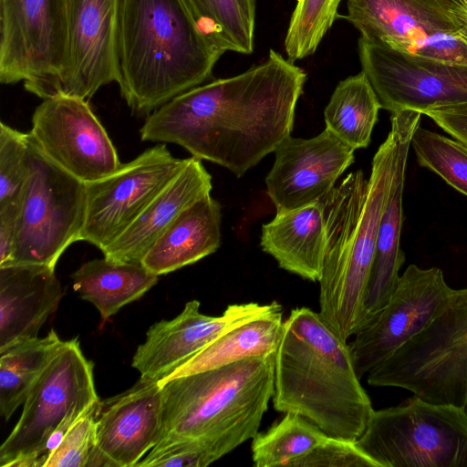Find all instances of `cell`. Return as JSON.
Masks as SVG:
<instances>
[{"mask_svg": "<svg viewBox=\"0 0 467 467\" xmlns=\"http://www.w3.org/2000/svg\"><path fill=\"white\" fill-rule=\"evenodd\" d=\"M275 410L296 413L327 435L357 441L374 410L348 341L308 307L284 320L275 355Z\"/></svg>", "mask_w": 467, "mask_h": 467, "instance_id": "obj_3", "label": "cell"}, {"mask_svg": "<svg viewBox=\"0 0 467 467\" xmlns=\"http://www.w3.org/2000/svg\"><path fill=\"white\" fill-rule=\"evenodd\" d=\"M289 467H379L357 441L327 436Z\"/></svg>", "mask_w": 467, "mask_h": 467, "instance_id": "obj_35", "label": "cell"}, {"mask_svg": "<svg viewBox=\"0 0 467 467\" xmlns=\"http://www.w3.org/2000/svg\"><path fill=\"white\" fill-rule=\"evenodd\" d=\"M376 387L410 390L424 400L467 406V287L420 333L372 368Z\"/></svg>", "mask_w": 467, "mask_h": 467, "instance_id": "obj_6", "label": "cell"}, {"mask_svg": "<svg viewBox=\"0 0 467 467\" xmlns=\"http://www.w3.org/2000/svg\"><path fill=\"white\" fill-rule=\"evenodd\" d=\"M354 151L327 129L310 139L285 138L275 148V162L265 178L276 213L325 198L354 162Z\"/></svg>", "mask_w": 467, "mask_h": 467, "instance_id": "obj_17", "label": "cell"}, {"mask_svg": "<svg viewBox=\"0 0 467 467\" xmlns=\"http://www.w3.org/2000/svg\"><path fill=\"white\" fill-rule=\"evenodd\" d=\"M455 292L440 268L409 265L385 306L354 335L349 344L358 378L420 333L449 306Z\"/></svg>", "mask_w": 467, "mask_h": 467, "instance_id": "obj_13", "label": "cell"}, {"mask_svg": "<svg viewBox=\"0 0 467 467\" xmlns=\"http://www.w3.org/2000/svg\"><path fill=\"white\" fill-rule=\"evenodd\" d=\"M162 392L140 377L126 391L99 400L97 446L89 467H132L158 442Z\"/></svg>", "mask_w": 467, "mask_h": 467, "instance_id": "obj_19", "label": "cell"}, {"mask_svg": "<svg viewBox=\"0 0 467 467\" xmlns=\"http://www.w3.org/2000/svg\"><path fill=\"white\" fill-rule=\"evenodd\" d=\"M410 146L420 166L467 196V146L420 126L412 134Z\"/></svg>", "mask_w": 467, "mask_h": 467, "instance_id": "obj_32", "label": "cell"}, {"mask_svg": "<svg viewBox=\"0 0 467 467\" xmlns=\"http://www.w3.org/2000/svg\"><path fill=\"white\" fill-rule=\"evenodd\" d=\"M326 244L321 201L276 213L262 226V250L274 257L280 268L312 282L321 277Z\"/></svg>", "mask_w": 467, "mask_h": 467, "instance_id": "obj_23", "label": "cell"}, {"mask_svg": "<svg viewBox=\"0 0 467 467\" xmlns=\"http://www.w3.org/2000/svg\"><path fill=\"white\" fill-rule=\"evenodd\" d=\"M120 0H68V39L59 91L89 100L119 84Z\"/></svg>", "mask_w": 467, "mask_h": 467, "instance_id": "obj_16", "label": "cell"}, {"mask_svg": "<svg viewBox=\"0 0 467 467\" xmlns=\"http://www.w3.org/2000/svg\"><path fill=\"white\" fill-rule=\"evenodd\" d=\"M221 204L210 194L196 201L171 223L142 259L157 275L192 265L221 245Z\"/></svg>", "mask_w": 467, "mask_h": 467, "instance_id": "obj_24", "label": "cell"}, {"mask_svg": "<svg viewBox=\"0 0 467 467\" xmlns=\"http://www.w3.org/2000/svg\"><path fill=\"white\" fill-rule=\"evenodd\" d=\"M64 345L65 341L52 329L44 337L19 341L0 353V413L5 420L24 404Z\"/></svg>", "mask_w": 467, "mask_h": 467, "instance_id": "obj_27", "label": "cell"}, {"mask_svg": "<svg viewBox=\"0 0 467 467\" xmlns=\"http://www.w3.org/2000/svg\"><path fill=\"white\" fill-rule=\"evenodd\" d=\"M28 137L0 124V208L18 206L29 174Z\"/></svg>", "mask_w": 467, "mask_h": 467, "instance_id": "obj_33", "label": "cell"}, {"mask_svg": "<svg viewBox=\"0 0 467 467\" xmlns=\"http://www.w3.org/2000/svg\"><path fill=\"white\" fill-rule=\"evenodd\" d=\"M28 133L51 161L85 183L112 174L122 164L88 100L78 97L58 93L43 99Z\"/></svg>", "mask_w": 467, "mask_h": 467, "instance_id": "obj_15", "label": "cell"}, {"mask_svg": "<svg viewBox=\"0 0 467 467\" xmlns=\"http://www.w3.org/2000/svg\"><path fill=\"white\" fill-rule=\"evenodd\" d=\"M284 320L282 306L275 301L271 302L266 311L222 333L159 384L249 358L275 353L282 337Z\"/></svg>", "mask_w": 467, "mask_h": 467, "instance_id": "obj_25", "label": "cell"}, {"mask_svg": "<svg viewBox=\"0 0 467 467\" xmlns=\"http://www.w3.org/2000/svg\"><path fill=\"white\" fill-rule=\"evenodd\" d=\"M68 39V0H0V82L58 94Z\"/></svg>", "mask_w": 467, "mask_h": 467, "instance_id": "obj_10", "label": "cell"}, {"mask_svg": "<svg viewBox=\"0 0 467 467\" xmlns=\"http://www.w3.org/2000/svg\"><path fill=\"white\" fill-rule=\"evenodd\" d=\"M454 10L462 24V30L467 36V0H452Z\"/></svg>", "mask_w": 467, "mask_h": 467, "instance_id": "obj_38", "label": "cell"}, {"mask_svg": "<svg viewBox=\"0 0 467 467\" xmlns=\"http://www.w3.org/2000/svg\"><path fill=\"white\" fill-rule=\"evenodd\" d=\"M275 355L249 358L161 384L158 442L201 440L217 461L253 439L274 395Z\"/></svg>", "mask_w": 467, "mask_h": 467, "instance_id": "obj_5", "label": "cell"}, {"mask_svg": "<svg viewBox=\"0 0 467 467\" xmlns=\"http://www.w3.org/2000/svg\"><path fill=\"white\" fill-rule=\"evenodd\" d=\"M360 37L406 54L467 67V36L452 0H346Z\"/></svg>", "mask_w": 467, "mask_h": 467, "instance_id": "obj_11", "label": "cell"}, {"mask_svg": "<svg viewBox=\"0 0 467 467\" xmlns=\"http://www.w3.org/2000/svg\"><path fill=\"white\" fill-rule=\"evenodd\" d=\"M357 443L379 467H467V411L413 395L374 410Z\"/></svg>", "mask_w": 467, "mask_h": 467, "instance_id": "obj_7", "label": "cell"}, {"mask_svg": "<svg viewBox=\"0 0 467 467\" xmlns=\"http://www.w3.org/2000/svg\"><path fill=\"white\" fill-rule=\"evenodd\" d=\"M200 28L224 52L249 55L254 23L239 0H182Z\"/></svg>", "mask_w": 467, "mask_h": 467, "instance_id": "obj_30", "label": "cell"}, {"mask_svg": "<svg viewBox=\"0 0 467 467\" xmlns=\"http://www.w3.org/2000/svg\"><path fill=\"white\" fill-rule=\"evenodd\" d=\"M62 296L54 267L36 264L0 266V353L37 337Z\"/></svg>", "mask_w": 467, "mask_h": 467, "instance_id": "obj_20", "label": "cell"}, {"mask_svg": "<svg viewBox=\"0 0 467 467\" xmlns=\"http://www.w3.org/2000/svg\"><path fill=\"white\" fill-rule=\"evenodd\" d=\"M402 116L395 171L379 226L375 260L366 299L368 322L389 300L400 276V269L405 261L400 247L402 197L410 140L420 126L421 114L411 109H402Z\"/></svg>", "mask_w": 467, "mask_h": 467, "instance_id": "obj_22", "label": "cell"}, {"mask_svg": "<svg viewBox=\"0 0 467 467\" xmlns=\"http://www.w3.org/2000/svg\"><path fill=\"white\" fill-rule=\"evenodd\" d=\"M402 117V110L391 113L390 131L373 157L369 178L361 170L350 172L321 200L327 244L318 281V314L345 341L368 322L366 299Z\"/></svg>", "mask_w": 467, "mask_h": 467, "instance_id": "obj_2", "label": "cell"}, {"mask_svg": "<svg viewBox=\"0 0 467 467\" xmlns=\"http://www.w3.org/2000/svg\"><path fill=\"white\" fill-rule=\"evenodd\" d=\"M187 159L171 155L164 143L122 163L112 174L86 183V210L80 241L101 252L140 215L154 197L184 168Z\"/></svg>", "mask_w": 467, "mask_h": 467, "instance_id": "obj_12", "label": "cell"}, {"mask_svg": "<svg viewBox=\"0 0 467 467\" xmlns=\"http://www.w3.org/2000/svg\"><path fill=\"white\" fill-rule=\"evenodd\" d=\"M71 277L74 290L97 307L103 321L140 298L159 279L142 263H118L106 257L83 264Z\"/></svg>", "mask_w": 467, "mask_h": 467, "instance_id": "obj_26", "label": "cell"}, {"mask_svg": "<svg viewBox=\"0 0 467 467\" xmlns=\"http://www.w3.org/2000/svg\"><path fill=\"white\" fill-rule=\"evenodd\" d=\"M212 188V176L202 161L188 158L184 168L154 197L137 220L102 251L104 257L118 263H141L179 214L209 195Z\"/></svg>", "mask_w": 467, "mask_h": 467, "instance_id": "obj_21", "label": "cell"}, {"mask_svg": "<svg viewBox=\"0 0 467 467\" xmlns=\"http://www.w3.org/2000/svg\"><path fill=\"white\" fill-rule=\"evenodd\" d=\"M223 53L182 0H120L119 86L133 113L205 83Z\"/></svg>", "mask_w": 467, "mask_h": 467, "instance_id": "obj_4", "label": "cell"}, {"mask_svg": "<svg viewBox=\"0 0 467 467\" xmlns=\"http://www.w3.org/2000/svg\"><path fill=\"white\" fill-rule=\"evenodd\" d=\"M327 436L306 418L296 413H285L266 431H258L253 438L251 449L254 465L289 467Z\"/></svg>", "mask_w": 467, "mask_h": 467, "instance_id": "obj_29", "label": "cell"}, {"mask_svg": "<svg viewBox=\"0 0 467 467\" xmlns=\"http://www.w3.org/2000/svg\"><path fill=\"white\" fill-rule=\"evenodd\" d=\"M306 74L270 50L246 71L192 88L150 115L143 141L174 143L242 177L290 136Z\"/></svg>", "mask_w": 467, "mask_h": 467, "instance_id": "obj_1", "label": "cell"}, {"mask_svg": "<svg viewBox=\"0 0 467 467\" xmlns=\"http://www.w3.org/2000/svg\"><path fill=\"white\" fill-rule=\"evenodd\" d=\"M381 105L361 71L341 80L324 109L326 129L354 150L367 148Z\"/></svg>", "mask_w": 467, "mask_h": 467, "instance_id": "obj_28", "label": "cell"}, {"mask_svg": "<svg viewBox=\"0 0 467 467\" xmlns=\"http://www.w3.org/2000/svg\"><path fill=\"white\" fill-rule=\"evenodd\" d=\"M99 400L93 363L78 337L65 345L28 393L21 416L0 447L1 467H35L62 422Z\"/></svg>", "mask_w": 467, "mask_h": 467, "instance_id": "obj_9", "label": "cell"}, {"mask_svg": "<svg viewBox=\"0 0 467 467\" xmlns=\"http://www.w3.org/2000/svg\"><path fill=\"white\" fill-rule=\"evenodd\" d=\"M18 206L0 208V266L11 258L16 236Z\"/></svg>", "mask_w": 467, "mask_h": 467, "instance_id": "obj_37", "label": "cell"}, {"mask_svg": "<svg viewBox=\"0 0 467 467\" xmlns=\"http://www.w3.org/2000/svg\"><path fill=\"white\" fill-rule=\"evenodd\" d=\"M424 115L456 140L467 146V103L432 109Z\"/></svg>", "mask_w": 467, "mask_h": 467, "instance_id": "obj_36", "label": "cell"}, {"mask_svg": "<svg viewBox=\"0 0 467 467\" xmlns=\"http://www.w3.org/2000/svg\"><path fill=\"white\" fill-rule=\"evenodd\" d=\"M342 0H297L284 47L295 62L313 55L337 17Z\"/></svg>", "mask_w": 467, "mask_h": 467, "instance_id": "obj_31", "label": "cell"}, {"mask_svg": "<svg viewBox=\"0 0 467 467\" xmlns=\"http://www.w3.org/2000/svg\"><path fill=\"white\" fill-rule=\"evenodd\" d=\"M270 304H233L221 316L213 317L202 313L200 302L192 299L176 317L161 320L149 328L131 365L140 377L161 382L222 333L266 311Z\"/></svg>", "mask_w": 467, "mask_h": 467, "instance_id": "obj_18", "label": "cell"}, {"mask_svg": "<svg viewBox=\"0 0 467 467\" xmlns=\"http://www.w3.org/2000/svg\"><path fill=\"white\" fill-rule=\"evenodd\" d=\"M247 16L255 21V0H239Z\"/></svg>", "mask_w": 467, "mask_h": 467, "instance_id": "obj_39", "label": "cell"}, {"mask_svg": "<svg viewBox=\"0 0 467 467\" xmlns=\"http://www.w3.org/2000/svg\"><path fill=\"white\" fill-rule=\"evenodd\" d=\"M27 137L29 174L18 202L13 253L6 265L55 268L66 249L80 241L87 185L51 161L29 133Z\"/></svg>", "mask_w": 467, "mask_h": 467, "instance_id": "obj_8", "label": "cell"}, {"mask_svg": "<svg viewBox=\"0 0 467 467\" xmlns=\"http://www.w3.org/2000/svg\"><path fill=\"white\" fill-rule=\"evenodd\" d=\"M99 400L70 426L52 451L37 460L35 467H89L97 446L96 411Z\"/></svg>", "mask_w": 467, "mask_h": 467, "instance_id": "obj_34", "label": "cell"}, {"mask_svg": "<svg viewBox=\"0 0 467 467\" xmlns=\"http://www.w3.org/2000/svg\"><path fill=\"white\" fill-rule=\"evenodd\" d=\"M361 71L376 92L381 109L391 113L467 103V67L411 56L359 37Z\"/></svg>", "mask_w": 467, "mask_h": 467, "instance_id": "obj_14", "label": "cell"}, {"mask_svg": "<svg viewBox=\"0 0 467 467\" xmlns=\"http://www.w3.org/2000/svg\"><path fill=\"white\" fill-rule=\"evenodd\" d=\"M465 410H466V411H467V406H466V409H465Z\"/></svg>", "mask_w": 467, "mask_h": 467, "instance_id": "obj_40", "label": "cell"}]
</instances>
